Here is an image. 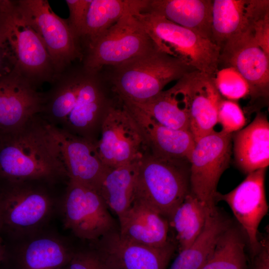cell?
<instances>
[{
    "label": "cell",
    "instance_id": "obj_13",
    "mask_svg": "<svg viewBox=\"0 0 269 269\" xmlns=\"http://www.w3.org/2000/svg\"><path fill=\"white\" fill-rule=\"evenodd\" d=\"M4 245L2 269H59L68 264L75 250L65 238L45 228Z\"/></svg>",
    "mask_w": 269,
    "mask_h": 269
},
{
    "label": "cell",
    "instance_id": "obj_36",
    "mask_svg": "<svg viewBox=\"0 0 269 269\" xmlns=\"http://www.w3.org/2000/svg\"><path fill=\"white\" fill-rule=\"evenodd\" d=\"M260 247L253 257L251 269H269V243L268 238L260 241Z\"/></svg>",
    "mask_w": 269,
    "mask_h": 269
},
{
    "label": "cell",
    "instance_id": "obj_6",
    "mask_svg": "<svg viewBox=\"0 0 269 269\" xmlns=\"http://www.w3.org/2000/svg\"><path fill=\"white\" fill-rule=\"evenodd\" d=\"M135 7L133 13L156 47L196 70L215 77L219 69L220 48L198 33L159 15Z\"/></svg>",
    "mask_w": 269,
    "mask_h": 269
},
{
    "label": "cell",
    "instance_id": "obj_19",
    "mask_svg": "<svg viewBox=\"0 0 269 269\" xmlns=\"http://www.w3.org/2000/svg\"><path fill=\"white\" fill-rule=\"evenodd\" d=\"M189 116V131L196 142L214 131L219 104L223 99L214 77L198 70L190 71L178 80Z\"/></svg>",
    "mask_w": 269,
    "mask_h": 269
},
{
    "label": "cell",
    "instance_id": "obj_4",
    "mask_svg": "<svg viewBox=\"0 0 269 269\" xmlns=\"http://www.w3.org/2000/svg\"><path fill=\"white\" fill-rule=\"evenodd\" d=\"M188 161L144 153L137 162L134 200L168 219L190 193Z\"/></svg>",
    "mask_w": 269,
    "mask_h": 269
},
{
    "label": "cell",
    "instance_id": "obj_42",
    "mask_svg": "<svg viewBox=\"0 0 269 269\" xmlns=\"http://www.w3.org/2000/svg\"><path fill=\"white\" fill-rule=\"evenodd\" d=\"M0 269H2V268H0Z\"/></svg>",
    "mask_w": 269,
    "mask_h": 269
},
{
    "label": "cell",
    "instance_id": "obj_35",
    "mask_svg": "<svg viewBox=\"0 0 269 269\" xmlns=\"http://www.w3.org/2000/svg\"><path fill=\"white\" fill-rule=\"evenodd\" d=\"M253 39L256 43L269 56V13L255 24Z\"/></svg>",
    "mask_w": 269,
    "mask_h": 269
},
{
    "label": "cell",
    "instance_id": "obj_16",
    "mask_svg": "<svg viewBox=\"0 0 269 269\" xmlns=\"http://www.w3.org/2000/svg\"><path fill=\"white\" fill-rule=\"evenodd\" d=\"M46 123L58 147L68 179L99 192L109 168L103 162L97 150L96 141Z\"/></svg>",
    "mask_w": 269,
    "mask_h": 269
},
{
    "label": "cell",
    "instance_id": "obj_31",
    "mask_svg": "<svg viewBox=\"0 0 269 269\" xmlns=\"http://www.w3.org/2000/svg\"><path fill=\"white\" fill-rule=\"evenodd\" d=\"M214 81L220 94L227 100L235 101L250 95L248 83L233 67H224L218 69Z\"/></svg>",
    "mask_w": 269,
    "mask_h": 269
},
{
    "label": "cell",
    "instance_id": "obj_17",
    "mask_svg": "<svg viewBox=\"0 0 269 269\" xmlns=\"http://www.w3.org/2000/svg\"><path fill=\"white\" fill-rule=\"evenodd\" d=\"M269 13L268 0H213V42L220 50L246 36L253 37L256 23Z\"/></svg>",
    "mask_w": 269,
    "mask_h": 269
},
{
    "label": "cell",
    "instance_id": "obj_39",
    "mask_svg": "<svg viewBox=\"0 0 269 269\" xmlns=\"http://www.w3.org/2000/svg\"><path fill=\"white\" fill-rule=\"evenodd\" d=\"M0 232H1V215H0V239L2 240L0 235Z\"/></svg>",
    "mask_w": 269,
    "mask_h": 269
},
{
    "label": "cell",
    "instance_id": "obj_18",
    "mask_svg": "<svg viewBox=\"0 0 269 269\" xmlns=\"http://www.w3.org/2000/svg\"><path fill=\"white\" fill-rule=\"evenodd\" d=\"M44 94L14 69L0 75V133L15 131L41 112Z\"/></svg>",
    "mask_w": 269,
    "mask_h": 269
},
{
    "label": "cell",
    "instance_id": "obj_9",
    "mask_svg": "<svg viewBox=\"0 0 269 269\" xmlns=\"http://www.w3.org/2000/svg\"><path fill=\"white\" fill-rule=\"evenodd\" d=\"M13 2L22 17L41 38L56 74L75 61L81 62L83 54L79 39L67 19L56 14L48 0H18Z\"/></svg>",
    "mask_w": 269,
    "mask_h": 269
},
{
    "label": "cell",
    "instance_id": "obj_2",
    "mask_svg": "<svg viewBox=\"0 0 269 269\" xmlns=\"http://www.w3.org/2000/svg\"><path fill=\"white\" fill-rule=\"evenodd\" d=\"M66 177L58 147L39 115L15 131L0 133V184H51Z\"/></svg>",
    "mask_w": 269,
    "mask_h": 269
},
{
    "label": "cell",
    "instance_id": "obj_26",
    "mask_svg": "<svg viewBox=\"0 0 269 269\" xmlns=\"http://www.w3.org/2000/svg\"><path fill=\"white\" fill-rule=\"evenodd\" d=\"M131 103L164 127L189 131L188 111L183 94L176 83L146 101Z\"/></svg>",
    "mask_w": 269,
    "mask_h": 269
},
{
    "label": "cell",
    "instance_id": "obj_24",
    "mask_svg": "<svg viewBox=\"0 0 269 269\" xmlns=\"http://www.w3.org/2000/svg\"><path fill=\"white\" fill-rule=\"evenodd\" d=\"M237 165L248 174L269 165V123L266 115L259 112L243 129L232 134Z\"/></svg>",
    "mask_w": 269,
    "mask_h": 269
},
{
    "label": "cell",
    "instance_id": "obj_20",
    "mask_svg": "<svg viewBox=\"0 0 269 269\" xmlns=\"http://www.w3.org/2000/svg\"><path fill=\"white\" fill-rule=\"evenodd\" d=\"M236 70L248 83L252 98H268L269 92V56L247 36L224 46L219 64Z\"/></svg>",
    "mask_w": 269,
    "mask_h": 269
},
{
    "label": "cell",
    "instance_id": "obj_7",
    "mask_svg": "<svg viewBox=\"0 0 269 269\" xmlns=\"http://www.w3.org/2000/svg\"><path fill=\"white\" fill-rule=\"evenodd\" d=\"M33 182L0 184L1 237L15 240L45 228L55 208L53 198Z\"/></svg>",
    "mask_w": 269,
    "mask_h": 269
},
{
    "label": "cell",
    "instance_id": "obj_33",
    "mask_svg": "<svg viewBox=\"0 0 269 269\" xmlns=\"http://www.w3.org/2000/svg\"><path fill=\"white\" fill-rule=\"evenodd\" d=\"M69 10L67 19L73 33L79 39L81 35L85 18L90 0H66Z\"/></svg>",
    "mask_w": 269,
    "mask_h": 269
},
{
    "label": "cell",
    "instance_id": "obj_27",
    "mask_svg": "<svg viewBox=\"0 0 269 269\" xmlns=\"http://www.w3.org/2000/svg\"><path fill=\"white\" fill-rule=\"evenodd\" d=\"M138 159L124 165L109 168L99 191L109 210L118 218L133 202Z\"/></svg>",
    "mask_w": 269,
    "mask_h": 269
},
{
    "label": "cell",
    "instance_id": "obj_10",
    "mask_svg": "<svg viewBox=\"0 0 269 269\" xmlns=\"http://www.w3.org/2000/svg\"><path fill=\"white\" fill-rule=\"evenodd\" d=\"M232 141V134L214 130L196 142L191 154L190 193L211 210L216 208L217 184L229 166Z\"/></svg>",
    "mask_w": 269,
    "mask_h": 269
},
{
    "label": "cell",
    "instance_id": "obj_12",
    "mask_svg": "<svg viewBox=\"0 0 269 269\" xmlns=\"http://www.w3.org/2000/svg\"><path fill=\"white\" fill-rule=\"evenodd\" d=\"M100 130L101 136L95 144L103 162L108 168L138 159L147 146L135 121L123 105L122 108L113 105L110 107L102 119Z\"/></svg>",
    "mask_w": 269,
    "mask_h": 269
},
{
    "label": "cell",
    "instance_id": "obj_32",
    "mask_svg": "<svg viewBox=\"0 0 269 269\" xmlns=\"http://www.w3.org/2000/svg\"><path fill=\"white\" fill-rule=\"evenodd\" d=\"M217 123L222 126V130L232 134L241 130L246 121L244 113L237 103L223 98L218 108Z\"/></svg>",
    "mask_w": 269,
    "mask_h": 269
},
{
    "label": "cell",
    "instance_id": "obj_3",
    "mask_svg": "<svg viewBox=\"0 0 269 269\" xmlns=\"http://www.w3.org/2000/svg\"><path fill=\"white\" fill-rule=\"evenodd\" d=\"M111 67L109 78L113 90L122 101L135 104L151 99L169 82L195 70L156 46L123 64Z\"/></svg>",
    "mask_w": 269,
    "mask_h": 269
},
{
    "label": "cell",
    "instance_id": "obj_1",
    "mask_svg": "<svg viewBox=\"0 0 269 269\" xmlns=\"http://www.w3.org/2000/svg\"><path fill=\"white\" fill-rule=\"evenodd\" d=\"M104 82L100 71L73 64L54 77L39 115L52 126L96 141V133L113 105Z\"/></svg>",
    "mask_w": 269,
    "mask_h": 269
},
{
    "label": "cell",
    "instance_id": "obj_30",
    "mask_svg": "<svg viewBox=\"0 0 269 269\" xmlns=\"http://www.w3.org/2000/svg\"><path fill=\"white\" fill-rule=\"evenodd\" d=\"M245 245L237 229L230 225L199 269H247Z\"/></svg>",
    "mask_w": 269,
    "mask_h": 269
},
{
    "label": "cell",
    "instance_id": "obj_22",
    "mask_svg": "<svg viewBox=\"0 0 269 269\" xmlns=\"http://www.w3.org/2000/svg\"><path fill=\"white\" fill-rule=\"evenodd\" d=\"M118 220L119 234L128 241L153 248L173 242L168 219L139 201L134 200Z\"/></svg>",
    "mask_w": 269,
    "mask_h": 269
},
{
    "label": "cell",
    "instance_id": "obj_28",
    "mask_svg": "<svg viewBox=\"0 0 269 269\" xmlns=\"http://www.w3.org/2000/svg\"><path fill=\"white\" fill-rule=\"evenodd\" d=\"M208 209L191 193L175 209L168 219L170 230L173 231L178 252L188 247L202 232Z\"/></svg>",
    "mask_w": 269,
    "mask_h": 269
},
{
    "label": "cell",
    "instance_id": "obj_41",
    "mask_svg": "<svg viewBox=\"0 0 269 269\" xmlns=\"http://www.w3.org/2000/svg\"><path fill=\"white\" fill-rule=\"evenodd\" d=\"M1 0H0V4L1 3Z\"/></svg>",
    "mask_w": 269,
    "mask_h": 269
},
{
    "label": "cell",
    "instance_id": "obj_21",
    "mask_svg": "<svg viewBox=\"0 0 269 269\" xmlns=\"http://www.w3.org/2000/svg\"><path fill=\"white\" fill-rule=\"evenodd\" d=\"M135 121L151 151L157 155L189 162L196 141L189 130L164 127L133 104L122 101Z\"/></svg>",
    "mask_w": 269,
    "mask_h": 269
},
{
    "label": "cell",
    "instance_id": "obj_11",
    "mask_svg": "<svg viewBox=\"0 0 269 269\" xmlns=\"http://www.w3.org/2000/svg\"><path fill=\"white\" fill-rule=\"evenodd\" d=\"M99 192L68 180L61 205L65 228L76 237L91 242L119 229Z\"/></svg>",
    "mask_w": 269,
    "mask_h": 269
},
{
    "label": "cell",
    "instance_id": "obj_29",
    "mask_svg": "<svg viewBox=\"0 0 269 269\" xmlns=\"http://www.w3.org/2000/svg\"><path fill=\"white\" fill-rule=\"evenodd\" d=\"M135 0H90L80 43L81 49L93 42L133 7Z\"/></svg>",
    "mask_w": 269,
    "mask_h": 269
},
{
    "label": "cell",
    "instance_id": "obj_37",
    "mask_svg": "<svg viewBox=\"0 0 269 269\" xmlns=\"http://www.w3.org/2000/svg\"><path fill=\"white\" fill-rule=\"evenodd\" d=\"M12 69L3 47L0 43V75L4 74Z\"/></svg>",
    "mask_w": 269,
    "mask_h": 269
},
{
    "label": "cell",
    "instance_id": "obj_25",
    "mask_svg": "<svg viewBox=\"0 0 269 269\" xmlns=\"http://www.w3.org/2000/svg\"><path fill=\"white\" fill-rule=\"evenodd\" d=\"M230 225L217 208L209 211L200 235L188 247L178 252L168 269H199L211 254L222 234Z\"/></svg>",
    "mask_w": 269,
    "mask_h": 269
},
{
    "label": "cell",
    "instance_id": "obj_8",
    "mask_svg": "<svg viewBox=\"0 0 269 269\" xmlns=\"http://www.w3.org/2000/svg\"><path fill=\"white\" fill-rule=\"evenodd\" d=\"M126 12L105 33L82 49V64L100 71L104 66H116L156 47L142 24L133 13Z\"/></svg>",
    "mask_w": 269,
    "mask_h": 269
},
{
    "label": "cell",
    "instance_id": "obj_14",
    "mask_svg": "<svg viewBox=\"0 0 269 269\" xmlns=\"http://www.w3.org/2000/svg\"><path fill=\"white\" fill-rule=\"evenodd\" d=\"M91 242V248L106 269H166L176 250L173 242L153 248L128 241L119 229Z\"/></svg>",
    "mask_w": 269,
    "mask_h": 269
},
{
    "label": "cell",
    "instance_id": "obj_34",
    "mask_svg": "<svg viewBox=\"0 0 269 269\" xmlns=\"http://www.w3.org/2000/svg\"><path fill=\"white\" fill-rule=\"evenodd\" d=\"M68 267L69 269H106L91 248L75 249Z\"/></svg>",
    "mask_w": 269,
    "mask_h": 269
},
{
    "label": "cell",
    "instance_id": "obj_23",
    "mask_svg": "<svg viewBox=\"0 0 269 269\" xmlns=\"http://www.w3.org/2000/svg\"><path fill=\"white\" fill-rule=\"evenodd\" d=\"M212 5L211 0H145L140 10L163 16L213 42Z\"/></svg>",
    "mask_w": 269,
    "mask_h": 269
},
{
    "label": "cell",
    "instance_id": "obj_5",
    "mask_svg": "<svg viewBox=\"0 0 269 269\" xmlns=\"http://www.w3.org/2000/svg\"><path fill=\"white\" fill-rule=\"evenodd\" d=\"M0 43L11 66L37 88L56 73L41 38L17 10L13 0L0 4Z\"/></svg>",
    "mask_w": 269,
    "mask_h": 269
},
{
    "label": "cell",
    "instance_id": "obj_38",
    "mask_svg": "<svg viewBox=\"0 0 269 269\" xmlns=\"http://www.w3.org/2000/svg\"><path fill=\"white\" fill-rule=\"evenodd\" d=\"M5 256V247L3 240L0 239V268H1Z\"/></svg>",
    "mask_w": 269,
    "mask_h": 269
},
{
    "label": "cell",
    "instance_id": "obj_15",
    "mask_svg": "<svg viewBox=\"0 0 269 269\" xmlns=\"http://www.w3.org/2000/svg\"><path fill=\"white\" fill-rule=\"evenodd\" d=\"M266 170L261 168L248 174L233 190L225 194L217 192L215 196L216 202L223 201L229 205L243 228L253 257L260 247L258 228L269 209L265 188Z\"/></svg>",
    "mask_w": 269,
    "mask_h": 269
},
{
    "label": "cell",
    "instance_id": "obj_40",
    "mask_svg": "<svg viewBox=\"0 0 269 269\" xmlns=\"http://www.w3.org/2000/svg\"><path fill=\"white\" fill-rule=\"evenodd\" d=\"M59 269H69L68 267V265L64 266V267H63Z\"/></svg>",
    "mask_w": 269,
    "mask_h": 269
}]
</instances>
